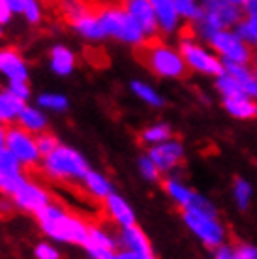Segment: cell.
Segmentation results:
<instances>
[{
  "label": "cell",
  "mask_w": 257,
  "mask_h": 259,
  "mask_svg": "<svg viewBox=\"0 0 257 259\" xmlns=\"http://www.w3.org/2000/svg\"><path fill=\"white\" fill-rule=\"evenodd\" d=\"M39 227L47 237L58 240V242H70L77 246H87L89 242L90 224L83 222L79 216L70 214L58 205H49L41 212L36 214Z\"/></svg>",
  "instance_id": "obj_1"
},
{
  "label": "cell",
  "mask_w": 257,
  "mask_h": 259,
  "mask_svg": "<svg viewBox=\"0 0 257 259\" xmlns=\"http://www.w3.org/2000/svg\"><path fill=\"white\" fill-rule=\"evenodd\" d=\"M137 60L143 66H147L148 70L156 73L158 77L167 79H184L188 75V64L171 47L163 46L158 39H147L143 46L135 49Z\"/></svg>",
  "instance_id": "obj_2"
},
{
  "label": "cell",
  "mask_w": 257,
  "mask_h": 259,
  "mask_svg": "<svg viewBox=\"0 0 257 259\" xmlns=\"http://www.w3.org/2000/svg\"><path fill=\"white\" fill-rule=\"evenodd\" d=\"M44 171L55 181H84L90 167L77 150L60 145L53 154L44 158Z\"/></svg>",
  "instance_id": "obj_3"
},
{
  "label": "cell",
  "mask_w": 257,
  "mask_h": 259,
  "mask_svg": "<svg viewBox=\"0 0 257 259\" xmlns=\"http://www.w3.org/2000/svg\"><path fill=\"white\" fill-rule=\"evenodd\" d=\"M98 17L102 23V28L105 36L116 38L126 44H134V46H143L147 41V36L141 30V26L137 25V21L128 13L126 8L109 6L98 10Z\"/></svg>",
  "instance_id": "obj_4"
},
{
  "label": "cell",
  "mask_w": 257,
  "mask_h": 259,
  "mask_svg": "<svg viewBox=\"0 0 257 259\" xmlns=\"http://www.w3.org/2000/svg\"><path fill=\"white\" fill-rule=\"evenodd\" d=\"M64 13L70 19L71 26L83 38L94 39V41L105 38V32H103L100 17H98V10H89L84 4H79V2H68L64 4Z\"/></svg>",
  "instance_id": "obj_5"
},
{
  "label": "cell",
  "mask_w": 257,
  "mask_h": 259,
  "mask_svg": "<svg viewBox=\"0 0 257 259\" xmlns=\"http://www.w3.org/2000/svg\"><path fill=\"white\" fill-rule=\"evenodd\" d=\"M6 149L19 160L21 165H26V167L38 165L39 158H41L38 147H36V137H32V134H28L26 130L17 128V126L8 128Z\"/></svg>",
  "instance_id": "obj_6"
},
{
  "label": "cell",
  "mask_w": 257,
  "mask_h": 259,
  "mask_svg": "<svg viewBox=\"0 0 257 259\" xmlns=\"http://www.w3.org/2000/svg\"><path fill=\"white\" fill-rule=\"evenodd\" d=\"M208 44L212 46L216 53L224 57V62H231V64L246 66L251 60L250 47L246 46L242 39L238 38L235 32L229 30H220L208 39Z\"/></svg>",
  "instance_id": "obj_7"
},
{
  "label": "cell",
  "mask_w": 257,
  "mask_h": 259,
  "mask_svg": "<svg viewBox=\"0 0 257 259\" xmlns=\"http://www.w3.org/2000/svg\"><path fill=\"white\" fill-rule=\"evenodd\" d=\"M180 57L184 59V62L188 64L190 70L208 73V75H216V77H220L225 71L222 60H218L214 55H210L201 46L193 44L190 39H182L180 41Z\"/></svg>",
  "instance_id": "obj_8"
},
{
  "label": "cell",
  "mask_w": 257,
  "mask_h": 259,
  "mask_svg": "<svg viewBox=\"0 0 257 259\" xmlns=\"http://www.w3.org/2000/svg\"><path fill=\"white\" fill-rule=\"evenodd\" d=\"M182 218H184V224L197 235V239L203 240L208 248L224 246L225 229L216 218H206L192 210H182Z\"/></svg>",
  "instance_id": "obj_9"
},
{
  "label": "cell",
  "mask_w": 257,
  "mask_h": 259,
  "mask_svg": "<svg viewBox=\"0 0 257 259\" xmlns=\"http://www.w3.org/2000/svg\"><path fill=\"white\" fill-rule=\"evenodd\" d=\"M12 199L15 207H19V208H23V210H26V212H32V214L41 212L45 207L51 205L49 194H47L41 186H38V184H34V182H30V181L26 182L25 186L13 195Z\"/></svg>",
  "instance_id": "obj_10"
},
{
  "label": "cell",
  "mask_w": 257,
  "mask_h": 259,
  "mask_svg": "<svg viewBox=\"0 0 257 259\" xmlns=\"http://www.w3.org/2000/svg\"><path fill=\"white\" fill-rule=\"evenodd\" d=\"M124 8L128 10V13L137 21V25L141 26V30L145 32L147 38H152L158 34V21H156V13L152 2L148 0H130L124 4Z\"/></svg>",
  "instance_id": "obj_11"
},
{
  "label": "cell",
  "mask_w": 257,
  "mask_h": 259,
  "mask_svg": "<svg viewBox=\"0 0 257 259\" xmlns=\"http://www.w3.org/2000/svg\"><path fill=\"white\" fill-rule=\"evenodd\" d=\"M148 158L156 163V167L160 171H171L177 165H180L184 158V149L179 141H167L161 143L158 147H152L148 152Z\"/></svg>",
  "instance_id": "obj_12"
},
{
  "label": "cell",
  "mask_w": 257,
  "mask_h": 259,
  "mask_svg": "<svg viewBox=\"0 0 257 259\" xmlns=\"http://www.w3.org/2000/svg\"><path fill=\"white\" fill-rule=\"evenodd\" d=\"M0 73H4L10 81H25L28 79V68L25 60L12 47L0 49Z\"/></svg>",
  "instance_id": "obj_13"
},
{
  "label": "cell",
  "mask_w": 257,
  "mask_h": 259,
  "mask_svg": "<svg viewBox=\"0 0 257 259\" xmlns=\"http://www.w3.org/2000/svg\"><path fill=\"white\" fill-rule=\"evenodd\" d=\"M118 244H120L126 252L152 255V244H150V240L147 239V235H145V231H143L141 227H137V226L124 227L122 233H120V239H118Z\"/></svg>",
  "instance_id": "obj_14"
},
{
  "label": "cell",
  "mask_w": 257,
  "mask_h": 259,
  "mask_svg": "<svg viewBox=\"0 0 257 259\" xmlns=\"http://www.w3.org/2000/svg\"><path fill=\"white\" fill-rule=\"evenodd\" d=\"M152 6H154L158 28L165 34L173 32L179 25V12L173 0H152Z\"/></svg>",
  "instance_id": "obj_15"
},
{
  "label": "cell",
  "mask_w": 257,
  "mask_h": 259,
  "mask_svg": "<svg viewBox=\"0 0 257 259\" xmlns=\"http://www.w3.org/2000/svg\"><path fill=\"white\" fill-rule=\"evenodd\" d=\"M105 207H107L109 214L113 216V220H115L116 224H120V226H122V229L124 227L135 226L134 210H132V207H130L128 203H126L120 195L111 194L109 197L105 199Z\"/></svg>",
  "instance_id": "obj_16"
},
{
  "label": "cell",
  "mask_w": 257,
  "mask_h": 259,
  "mask_svg": "<svg viewBox=\"0 0 257 259\" xmlns=\"http://www.w3.org/2000/svg\"><path fill=\"white\" fill-rule=\"evenodd\" d=\"M26 105L23 100L13 96L10 91L0 92V124H10L13 120H19Z\"/></svg>",
  "instance_id": "obj_17"
},
{
  "label": "cell",
  "mask_w": 257,
  "mask_h": 259,
  "mask_svg": "<svg viewBox=\"0 0 257 259\" xmlns=\"http://www.w3.org/2000/svg\"><path fill=\"white\" fill-rule=\"evenodd\" d=\"M51 70L57 75H70L75 66V57L73 53L64 46H55L51 51Z\"/></svg>",
  "instance_id": "obj_18"
},
{
  "label": "cell",
  "mask_w": 257,
  "mask_h": 259,
  "mask_svg": "<svg viewBox=\"0 0 257 259\" xmlns=\"http://www.w3.org/2000/svg\"><path fill=\"white\" fill-rule=\"evenodd\" d=\"M83 182H84V188L90 192V195H94L98 199H107L111 194H115L111 182L107 181L102 173H98V171H92V169H90L89 175L84 177Z\"/></svg>",
  "instance_id": "obj_19"
},
{
  "label": "cell",
  "mask_w": 257,
  "mask_h": 259,
  "mask_svg": "<svg viewBox=\"0 0 257 259\" xmlns=\"http://www.w3.org/2000/svg\"><path fill=\"white\" fill-rule=\"evenodd\" d=\"M116 246H118V242H116V240L113 239L107 231H103V229H100V227L90 224L89 242H87L84 250H92V248H96V250H105V252H115Z\"/></svg>",
  "instance_id": "obj_20"
},
{
  "label": "cell",
  "mask_w": 257,
  "mask_h": 259,
  "mask_svg": "<svg viewBox=\"0 0 257 259\" xmlns=\"http://www.w3.org/2000/svg\"><path fill=\"white\" fill-rule=\"evenodd\" d=\"M163 188H165V192L182 207V210H186V208L192 207L193 199H195V195H197V194H193L190 188H186L182 182L175 181V179H167V181L163 182Z\"/></svg>",
  "instance_id": "obj_21"
},
{
  "label": "cell",
  "mask_w": 257,
  "mask_h": 259,
  "mask_svg": "<svg viewBox=\"0 0 257 259\" xmlns=\"http://www.w3.org/2000/svg\"><path fill=\"white\" fill-rule=\"evenodd\" d=\"M19 124L28 134H44V130L47 128V118L41 111L34 109V107H26L19 117Z\"/></svg>",
  "instance_id": "obj_22"
},
{
  "label": "cell",
  "mask_w": 257,
  "mask_h": 259,
  "mask_svg": "<svg viewBox=\"0 0 257 259\" xmlns=\"http://www.w3.org/2000/svg\"><path fill=\"white\" fill-rule=\"evenodd\" d=\"M216 89L218 92L224 96V100H244V91L238 83L237 79L231 77L229 73H222L218 79H216ZM248 100V98H246Z\"/></svg>",
  "instance_id": "obj_23"
},
{
  "label": "cell",
  "mask_w": 257,
  "mask_h": 259,
  "mask_svg": "<svg viewBox=\"0 0 257 259\" xmlns=\"http://www.w3.org/2000/svg\"><path fill=\"white\" fill-rule=\"evenodd\" d=\"M225 111L235 118H255L257 104L251 100H224Z\"/></svg>",
  "instance_id": "obj_24"
},
{
  "label": "cell",
  "mask_w": 257,
  "mask_h": 259,
  "mask_svg": "<svg viewBox=\"0 0 257 259\" xmlns=\"http://www.w3.org/2000/svg\"><path fill=\"white\" fill-rule=\"evenodd\" d=\"M235 34L244 41L246 46H257V13H248V19L238 23Z\"/></svg>",
  "instance_id": "obj_25"
},
{
  "label": "cell",
  "mask_w": 257,
  "mask_h": 259,
  "mask_svg": "<svg viewBox=\"0 0 257 259\" xmlns=\"http://www.w3.org/2000/svg\"><path fill=\"white\" fill-rule=\"evenodd\" d=\"M171 137V128H169L167 124H154V126H150L143 132V143H148V145H161V143H167L171 141L169 139Z\"/></svg>",
  "instance_id": "obj_26"
},
{
  "label": "cell",
  "mask_w": 257,
  "mask_h": 259,
  "mask_svg": "<svg viewBox=\"0 0 257 259\" xmlns=\"http://www.w3.org/2000/svg\"><path fill=\"white\" fill-rule=\"evenodd\" d=\"M132 91H134L135 96H139L143 102L154 105V107H161V105H163V98H161L150 84L141 83V81H134V83H132Z\"/></svg>",
  "instance_id": "obj_27"
},
{
  "label": "cell",
  "mask_w": 257,
  "mask_h": 259,
  "mask_svg": "<svg viewBox=\"0 0 257 259\" xmlns=\"http://www.w3.org/2000/svg\"><path fill=\"white\" fill-rule=\"evenodd\" d=\"M175 8H177V12H179V17L195 21V23L203 19V15H205L203 6H197L192 0H175Z\"/></svg>",
  "instance_id": "obj_28"
},
{
  "label": "cell",
  "mask_w": 257,
  "mask_h": 259,
  "mask_svg": "<svg viewBox=\"0 0 257 259\" xmlns=\"http://www.w3.org/2000/svg\"><path fill=\"white\" fill-rule=\"evenodd\" d=\"M21 173H23V165L19 163V160L8 149L0 150V177L21 175Z\"/></svg>",
  "instance_id": "obj_29"
},
{
  "label": "cell",
  "mask_w": 257,
  "mask_h": 259,
  "mask_svg": "<svg viewBox=\"0 0 257 259\" xmlns=\"http://www.w3.org/2000/svg\"><path fill=\"white\" fill-rule=\"evenodd\" d=\"M233 194H235V201L240 210H246L248 205H250V197H251V186L244 179H235V184H233Z\"/></svg>",
  "instance_id": "obj_30"
},
{
  "label": "cell",
  "mask_w": 257,
  "mask_h": 259,
  "mask_svg": "<svg viewBox=\"0 0 257 259\" xmlns=\"http://www.w3.org/2000/svg\"><path fill=\"white\" fill-rule=\"evenodd\" d=\"M36 147H38L39 154L44 156V158H47V156L53 154V152L60 147V143H58V139L53 136V134L44 132V134H38V136H36Z\"/></svg>",
  "instance_id": "obj_31"
},
{
  "label": "cell",
  "mask_w": 257,
  "mask_h": 259,
  "mask_svg": "<svg viewBox=\"0 0 257 259\" xmlns=\"http://www.w3.org/2000/svg\"><path fill=\"white\" fill-rule=\"evenodd\" d=\"M38 104L45 109H53V111H64L68 107V98L62 96V94H41L38 98Z\"/></svg>",
  "instance_id": "obj_32"
},
{
  "label": "cell",
  "mask_w": 257,
  "mask_h": 259,
  "mask_svg": "<svg viewBox=\"0 0 257 259\" xmlns=\"http://www.w3.org/2000/svg\"><path fill=\"white\" fill-rule=\"evenodd\" d=\"M139 171L147 181H158L160 179V169L156 167V163L148 158V156H141L139 158Z\"/></svg>",
  "instance_id": "obj_33"
},
{
  "label": "cell",
  "mask_w": 257,
  "mask_h": 259,
  "mask_svg": "<svg viewBox=\"0 0 257 259\" xmlns=\"http://www.w3.org/2000/svg\"><path fill=\"white\" fill-rule=\"evenodd\" d=\"M8 91L12 92L13 96H17L19 100H23V102H26V100L30 98V87H28V83H25V81H10Z\"/></svg>",
  "instance_id": "obj_34"
},
{
  "label": "cell",
  "mask_w": 257,
  "mask_h": 259,
  "mask_svg": "<svg viewBox=\"0 0 257 259\" xmlns=\"http://www.w3.org/2000/svg\"><path fill=\"white\" fill-rule=\"evenodd\" d=\"M34 255H36V259H60L57 248H53L51 244H45V242L34 248Z\"/></svg>",
  "instance_id": "obj_35"
},
{
  "label": "cell",
  "mask_w": 257,
  "mask_h": 259,
  "mask_svg": "<svg viewBox=\"0 0 257 259\" xmlns=\"http://www.w3.org/2000/svg\"><path fill=\"white\" fill-rule=\"evenodd\" d=\"M25 17L28 23H39V17H41V10H39V4L34 2V0H26V8H25Z\"/></svg>",
  "instance_id": "obj_36"
},
{
  "label": "cell",
  "mask_w": 257,
  "mask_h": 259,
  "mask_svg": "<svg viewBox=\"0 0 257 259\" xmlns=\"http://www.w3.org/2000/svg\"><path fill=\"white\" fill-rule=\"evenodd\" d=\"M235 252L240 259H257V248L246 242H237L235 244Z\"/></svg>",
  "instance_id": "obj_37"
},
{
  "label": "cell",
  "mask_w": 257,
  "mask_h": 259,
  "mask_svg": "<svg viewBox=\"0 0 257 259\" xmlns=\"http://www.w3.org/2000/svg\"><path fill=\"white\" fill-rule=\"evenodd\" d=\"M214 259H240L235 252V248L231 246H220L214 252Z\"/></svg>",
  "instance_id": "obj_38"
},
{
  "label": "cell",
  "mask_w": 257,
  "mask_h": 259,
  "mask_svg": "<svg viewBox=\"0 0 257 259\" xmlns=\"http://www.w3.org/2000/svg\"><path fill=\"white\" fill-rule=\"evenodd\" d=\"M115 259H156L154 255H145V253H135V252H118L115 255Z\"/></svg>",
  "instance_id": "obj_39"
},
{
  "label": "cell",
  "mask_w": 257,
  "mask_h": 259,
  "mask_svg": "<svg viewBox=\"0 0 257 259\" xmlns=\"http://www.w3.org/2000/svg\"><path fill=\"white\" fill-rule=\"evenodd\" d=\"M6 2L12 13H25L26 0H6Z\"/></svg>",
  "instance_id": "obj_40"
},
{
  "label": "cell",
  "mask_w": 257,
  "mask_h": 259,
  "mask_svg": "<svg viewBox=\"0 0 257 259\" xmlns=\"http://www.w3.org/2000/svg\"><path fill=\"white\" fill-rule=\"evenodd\" d=\"M10 19H12V12L8 8V2L6 0H0V25H6Z\"/></svg>",
  "instance_id": "obj_41"
},
{
  "label": "cell",
  "mask_w": 257,
  "mask_h": 259,
  "mask_svg": "<svg viewBox=\"0 0 257 259\" xmlns=\"http://www.w3.org/2000/svg\"><path fill=\"white\" fill-rule=\"evenodd\" d=\"M244 10H246V13H257V0H248V2H244Z\"/></svg>",
  "instance_id": "obj_42"
},
{
  "label": "cell",
  "mask_w": 257,
  "mask_h": 259,
  "mask_svg": "<svg viewBox=\"0 0 257 259\" xmlns=\"http://www.w3.org/2000/svg\"><path fill=\"white\" fill-rule=\"evenodd\" d=\"M6 134H8V130H4V126L0 124V150L6 149Z\"/></svg>",
  "instance_id": "obj_43"
},
{
  "label": "cell",
  "mask_w": 257,
  "mask_h": 259,
  "mask_svg": "<svg viewBox=\"0 0 257 259\" xmlns=\"http://www.w3.org/2000/svg\"><path fill=\"white\" fill-rule=\"evenodd\" d=\"M253 64H255V68H257V55H255V59H253Z\"/></svg>",
  "instance_id": "obj_44"
},
{
  "label": "cell",
  "mask_w": 257,
  "mask_h": 259,
  "mask_svg": "<svg viewBox=\"0 0 257 259\" xmlns=\"http://www.w3.org/2000/svg\"><path fill=\"white\" fill-rule=\"evenodd\" d=\"M0 38H2V26H0Z\"/></svg>",
  "instance_id": "obj_45"
},
{
  "label": "cell",
  "mask_w": 257,
  "mask_h": 259,
  "mask_svg": "<svg viewBox=\"0 0 257 259\" xmlns=\"http://www.w3.org/2000/svg\"><path fill=\"white\" fill-rule=\"evenodd\" d=\"M115 255H116V253H115ZM115 255H113V257H111V259H115Z\"/></svg>",
  "instance_id": "obj_46"
}]
</instances>
